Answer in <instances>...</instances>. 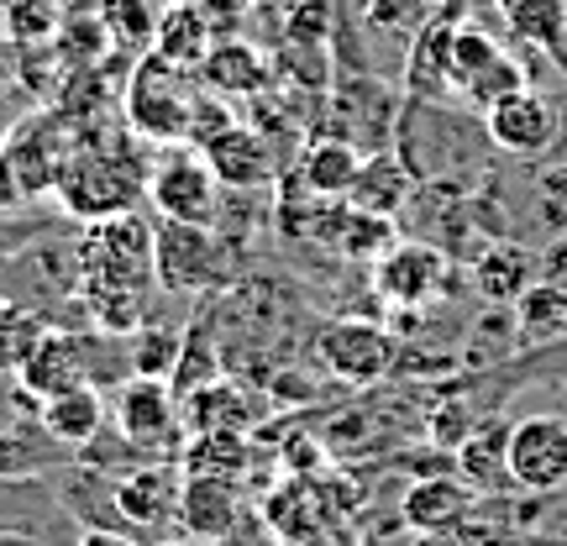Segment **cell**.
Listing matches in <instances>:
<instances>
[{
	"mask_svg": "<svg viewBox=\"0 0 567 546\" xmlns=\"http://www.w3.org/2000/svg\"><path fill=\"white\" fill-rule=\"evenodd\" d=\"M153 142H142L132 126H101L80 122L74 153L63 158L53 200H59L63 222H105L137 210L147 200V168H153Z\"/></svg>",
	"mask_w": 567,
	"mask_h": 546,
	"instance_id": "cell-1",
	"label": "cell"
},
{
	"mask_svg": "<svg viewBox=\"0 0 567 546\" xmlns=\"http://www.w3.org/2000/svg\"><path fill=\"white\" fill-rule=\"evenodd\" d=\"M195 105H200L195 69H179V63H168L163 53H153V48L132 63V74H126V84H122L126 126H132L142 142H153V147L189 142Z\"/></svg>",
	"mask_w": 567,
	"mask_h": 546,
	"instance_id": "cell-2",
	"label": "cell"
},
{
	"mask_svg": "<svg viewBox=\"0 0 567 546\" xmlns=\"http://www.w3.org/2000/svg\"><path fill=\"white\" fill-rule=\"evenodd\" d=\"M153 268H158L163 295H179V300L221 295V289L243 279L237 247L226 243L216 226H189V222L153 226Z\"/></svg>",
	"mask_w": 567,
	"mask_h": 546,
	"instance_id": "cell-3",
	"label": "cell"
},
{
	"mask_svg": "<svg viewBox=\"0 0 567 546\" xmlns=\"http://www.w3.org/2000/svg\"><path fill=\"white\" fill-rule=\"evenodd\" d=\"M221 200H226V189L216 179V168L205 163L200 147L174 142V147L153 153V168H147V210L158 222L216 226L221 222Z\"/></svg>",
	"mask_w": 567,
	"mask_h": 546,
	"instance_id": "cell-4",
	"label": "cell"
},
{
	"mask_svg": "<svg viewBox=\"0 0 567 546\" xmlns=\"http://www.w3.org/2000/svg\"><path fill=\"white\" fill-rule=\"evenodd\" d=\"M111 431H122L147 457H179L184 415L174 389L163 379H122L111 389Z\"/></svg>",
	"mask_w": 567,
	"mask_h": 546,
	"instance_id": "cell-5",
	"label": "cell"
},
{
	"mask_svg": "<svg viewBox=\"0 0 567 546\" xmlns=\"http://www.w3.org/2000/svg\"><path fill=\"white\" fill-rule=\"evenodd\" d=\"M316 358L331 379L342 384H384L394 363H400V347L389 337V326L368 321V316H342V321H326L316 331Z\"/></svg>",
	"mask_w": 567,
	"mask_h": 546,
	"instance_id": "cell-6",
	"label": "cell"
},
{
	"mask_svg": "<svg viewBox=\"0 0 567 546\" xmlns=\"http://www.w3.org/2000/svg\"><path fill=\"white\" fill-rule=\"evenodd\" d=\"M394 126H400V95L384 80L352 74V80L331 84L326 137H342L363 153H379V147H394Z\"/></svg>",
	"mask_w": 567,
	"mask_h": 546,
	"instance_id": "cell-7",
	"label": "cell"
},
{
	"mask_svg": "<svg viewBox=\"0 0 567 546\" xmlns=\"http://www.w3.org/2000/svg\"><path fill=\"white\" fill-rule=\"evenodd\" d=\"M509 484L520 494H557L567 488V415H520L509 421V446H505Z\"/></svg>",
	"mask_w": 567,
	"mask_h": 546,
	"instance_id": "cell-8",
	"label": "cell"
},
{
	"mask_svg": "<svg viewBox=\"0 0 567 546\" xmlns=\"http://www.w3.org/2000/svg\"><path fill=\"white\" fill-rule=\"evenodd\" d=\"M452 84H457L478 111H488L494 101L526 90V69L515 63V53H509L505 42L488 38L484 27L457 21V27H452Z\"/></svg>",
	"mask_w": 567,
	"mask_h": 546,
	"instance_id": "cell-9",
	"label": "cell"
},
{
	"mask_svg": "<svg viewBox=\"0 0 567 546\" xmlns=\"http://www.w3.org/2000/svg\"><path fill=\"white\" fill-rule=\"evenodd\" d=\"M446 258H452V253L421 243V237L394 243L384 258L373 264V289H379V300L394 305V310L431 305L436 295H446V284H452V264H446Z\"/></svg>",
	"mask_w": 567,
	"mask_h": 546,
	"instance_id": "cell-10",
	"label": "cell"
},
{
	"mask_svg": "<svg viewBox=\"0 0 567 546\" xmlns=\"http://www.w3.org/2000/svg\"><path fill=\"white\" fill-rule=\"evenodd\" d=\"M179 457H158V463L126 467L122 478H111V499H116V515H122L126 530H137L142 542H153L147 530L174 526V509H179V484L184 467H174Z\"/></svg>",
	"mask_w": 567,
	"mask_h": 546,
	"instance_id": "cell-11",
	"label": "cell"
},
{
	"mask_svg": "<svg viewBox=\"0 0 567 546\" xmlns=\"http://www.w3.org/2000/svg\"><path fill=\"white\" fill-rule=\"evenodd\" d=\"M247 521V505H243V488L231 484V478H205V473H184L179 484V509H174V526L179 536L200 546H221L231 542Z\"/></svg>",
	"mask_w": 567,
	"mask_h": 546,
	"instance_id": "cell-12",
	"label": "cell"
},
{
	"mask_svg": "<svg viewBox=\"0 0 567 546\" xmlns=\"http://www.w3.org/2000/svg\"><path fill=\"white\" fill-rule=\"evenodd\" d=\"M484 132H488V147H499L509 158H542L557 142V111L526 84V90H515V95L488 105Z\"/></svg>",
	"mask_w": 567,
	"mask_h": 546,
	"instance_id": "cell-13",
	"label": "cell"
},
{
	"mask_svg": "<svg viewBox=\"0 0 567 546\" xmlns=\"http://www.w3.org/2000/svg\"><path fill=\"white\" fill-rule=\"evenodd\" d=\"M478 488L467 484L463 473H425L400 494V521H405L415 536H431V530H446L467 521L478 509Z\"/></svg>",
	"mask_w": 567,
	"mask_h": 546,
	"instance_id": "cell-14",
	"label": "cell"
},
{
	"mask_svg": "<svg viewBox=\"0 0 567 546\" xmlns=\"http://www.w3.org/2000/svg\"><path fill=\"white\" fill-rule=\"evenodd\" d=\"M452 27L446 11H431V21L415 27L405 53V101H452Z\"/></svg>",
	"mask_w": 567,
	"mask_h": 546,
	"instance_id": "cell-15",
	"label": "cell"
},
{
	"mask_svg": "<svg viewBox=\"0 0 567 546\" xmlns=\"http://www.w3.org/2000/svg\"><path fill=\"white\" fill-rule=\"evenodd\" d=\"M200 153H205V163L216 168L221 189H268L274 174H279V168H274V147H268V137L247 122H231L221 137L205 142Z\"/></svg>",
	"mask_w": 567,
	"mask_h": 546,
	"instance_id": "cell-16",
	"label": "cell"
},
{
	"mask_svg": "<svg viewBox=\"0 0 567 546\" xmlns=\"http://www.w3.org/2000/svg\"><path fill=\"white\" fill-rule=\"evenodd\" d=\"M38 425L63 446V452H84V446L111 425V394L95 384L63 389L53 400H38Z\"/></svg>",
	"mask_w": 567,
	"mask_h": 546,
	"instance_id": "cell-17",
	"label": "cell"
},
{
	"mask_svg": "<svg viewBox=\"0 0 567 546\" xmlns=\"http://www.w3.org/2000/svg\"><path fill=\"white\" fill-rule=\"evenodd\" d=\"M179 415H184V436H200V431H252V415L258 405L247 400V384H237L231 373L200 384L195 394L179 400Z\"/></svg>",
	"mask_w": 567,
	"mask_h": 546,
	"instance_id": "cell-18",
	"label": "cell"
},
{
	"mask_svg": "<svg viewBox=\"0 0 567 546\" xmlns=\"http://www.w3.org/2000/svg\"><path fill=\"white\" fill-rule=\"evenodd\" d=\"M363 158H368L363 147L321 132V137L300 153V163H295V184H300L305 195H316V200H347V189L358 179Z\"/></svg>",
	"mask_w": 567,
	"mask_h": 546,
	"instance_id": "cell-19",
	"label": "cell"
},
{
	"mask_svg": "<svg viewBox=\"0 0 567 546\" xmlns=\"http://www.w3.org/2000/svg\"><path fill=\"white\" fill-rule=\"evenodd\" d=\"M415 195V179H410V168L400 163L394 147H379V153H368L363 168H358V179L347 189V205H358L368 216H389V222H400V210L410 205Z\"/></svg>",
	"mask_w": 567,
	"mask_h": 546,
	"instance_id": "cell-20",
	"label": "cell"
},
{
	"mask_svg": "<svg viewBox=\"0 0 567 546\" xmlns=\"http://www.w3.org/2000/svg\"><path fill=\"white\" fill-rule=\"evenodd\" d=\"M505 446H509V421H505V415H488V421H478L463 442H457V473H463V478L478 488L484 499H494V494L515 488V484H509V467H505Z\"/></svg>",
	"mask_w": 567,
	"mask_h": 546,
	"instance_id": "cell-21",
	"label": "cell"
},
{
	"mask_svg": "<svg viewBox=\"0 0 567 546\" xmlns=\"http://www.w3.org/2000/svg\"><path fill=\"white\" fill-rule=\"evenodd\" d=\"M221 373H226V358H221V337H216V316H210V305H200L189 316V326H184L179 363L168 373V389H174V400H184V394H195L200 384L221 379Z\"/></svg>",
	"mask_w": 567,
	"mask_h": 546,
	"instance_id": "cell-22",
	"label": "cell"
},
{
	"mask_svg": "<svg viewBox=\"0 0 567 546\" xmlns=\"http://www.w3.org/2000/svg\"><path fill=\"white\" fill-rule=\"evenodd\" d=\"M216 48V32H210V17L195 0H174L158 11V32H153V53H163L179 69H200L205 53Z\"/></svg>",
	"mask_w": 567,
	"mask_h": 546,
	"instance_id": "cell-23",
	"label": "cell"
},
{
	"mask_svg": "<svg viewBox=\"0 0 567 546\" xmlns=\"http://www.w3.org/2000/svg\"><path fill=\"white\" fill-rule=\"evenodd\" d=\"M200 74V84L210 90V95H264L268 90V59L258 53V48H247V42H216L210 53H205V63L195 69Z\"/></svg>",
	"mask_w": 567,
	"mask_h": 546,
	"instance_id": "cell-24",
	"label": "cell"
},
{
	"mask_svg": "<svg viewBox=\"0 0 567 546\" xmlns=\"http://www.w3.org/2000/svg\"><path fill=\"white\" fill-rule=\"evenodd\" d=\"M530 284H536V253L520 243L488 247V253H478V264H473V289L488 305H515Z\"/></svg>",
	"mask_w": 567,
	"mask_h": 546,
	"instance_id": "cell-25",
	"label": "cell"
},
{
	"mask_svg": "<svg viewBox=\"0 0 567 546\" xmlns=\"http://www.w3.org/2000/svg\"><path fill=\"white\" fill-rule=\"evenodd\" d=\"M247 463H252V442H247V431H200V436H184L179 446V467L195 478H243Z\"/></svg>",
	"mask_w": 567,
	"mask_h": 546,
	"instance_id": "cell-26",
	"label": "cell"
},
{
	"mask_svg": "<svg viewBox=\"0 0 567 546\" xmlns=\"http://www.w3.org/2000/svg\"><path fill=\"white\" fill-rule=\"evenodd\" d=\"M515 326L530 347L542 342H567V289L563 284H530L515 300Z\"/></svg>",
	"mask_w": 567,
	"mask_h": 546,
	"instance_id": "cell-27",
	"label": "cell"
},
{
	"mask_svg": "<svg viewBox=\"0 0 567 546\" xmlns=\"http://www.w3.org/2000/svg\"><path fill=\"white\" fill-rule=\"evenodd\" d=\"M179 342H184V326H158V321L137 326L126 337V368H132V379H163L168 384V373L179 363Z\"/></svg>",
	"mask_w": 567,
	"mask_h": 546,
	"instance_id": "cell-28",
	"label": "cell"
},
{
	"mask_svg": "<svg viewBox=\"0 0 567 546\" xmlns=\"http://www.w3.org/2000/svg\"><path fill=\"white\" fill-rule=\"evenodd\" d=\"M509 32L530 48H547L563 53V32H567V0H520L515 11H505Z\"/></svg>",
	"mask_w": 567,
	"mask_h": 546,
	"instance_id": "cell-29",
	"label": "cell"
},
{
	"mask_svg": "<svg viewBox=\"0 0 567 546\" xmlns=\"http://www.w3.org/2000/svg\"><path fill=\"white\" fill-rule=\"evenodd\" d=\"M105 21V38L116 42V48H132V53H147L153 48V32H158V11H153V0H101L95 6Z\"/></svg>",
	"mask_w": 567,
	"mask_h": 546,
	"instance_id": "cell-30",
	"label": "cell"
},
{
	"mask_svg": "<svg viewBox=\"0 0 567 546\" xmlns=\"http://www.w3.org/2000/svg\"><path fill=\"white\" fill-rule=\"evenodd\" d=\"M42 337H48V321L0 295V373H17V368L32 358V347H38Z\"/></svg>",
	"mask_w": 567,
	"mask_h": 546,
	"instance_id": "cell-31",
	"label": "cell"
},
{
	"mask_svg": "<svg viewBox=\"0 0 567 546\" xmlns=\"http://www.w3.org/2000/svg\"><path fill=\"white\" fill-rule=\"evenodd\" d=\"M63 11L59 0H6V32L17 48H48L59 38Z\"/></svg>",
	"mask_w": 567,
	"mask_h": 546,
	"instance_id": "cell-32",
	"label": "cell"
},
{
	"mask_svg": "<svg viewBox=\"0 0 567 546\" xmlns=\"http://www.w3.org/2000/svg\"><path fill=\"white\" fill-rule=\"evenodd\" d=\"M27 189H21L17 168H11V158H6V147H0V216H21L27 210Z\"/></svg>",
	"mask_w": 567,
	"mask_h": 546,
	"instance_id": "cell-33",
	"label": "cell"
},
{
	"mask_svg": "<svg viewBox=\"0 0 567 546\" xmlns=\"http://www.w3.org/2000/svg\"><path fill=\"white\" fill-rule=\"evenodd\" d=\"M69 546H147L137 536V530H116V526H84L80 536H74V542Z\"/></svg>",
	"mask_w": 567,
	"mask_h": 546,
	"instance_id": "cell-34",
	"label": "cell"
},
{
	"mask_svg": "<svg viewBox=\"0 0 567 546\" xmlns=\"http://www.w3.org/2000/svg\"><path fill=\"white\" fill-rule=\"evenodd\" d=\"M289 546H358V536H352L342 521H321L316 530H305L300 542H289Z\"/></svg>",
	"mask_w": 567,
	"mask_h": 546,
	"instance_id": "cell-35",
	"label": "cell"
},
{
	"mask_svg": "<svg viewBox=\"0 0 567 546\" xmlns=\"http://www.w3.org/2000/svg\"><path fill=\"white\" fill-rule=\"evenodd\" d=\"M147 546H200V542H189V536H153Z\"/></svg>",
	"mask_w": 567,
	"mask_h": 546,
	"instance_id": "cell-36",
	"label": "cell"
},
{
	"mask_svg": "<svg viewBox=\"0 0 567 546\" xmlns=\"http://www.w3.org/2000/svg\"><path fill=\"white\" fill-rule=\"evenodd\" d=\"M415 6H421V11H452L457 0H415Z\"/></svg>",
	"mask_w": 567,
	"mask_h": 546,
	"instance_id": "cell-37",
	"label": "cell"
},
{
	"mask_svg": "<svg viewBox=\"0 0 567 546\" xmlns=\"http://www.w3.org/2000/svg\"><path fill=\"white\" fill-rule=\"evenodd\" d=\"M11 48V32H6V0H0V53Z\"/></svg>",
	"mask_w": 567,
	"mask_h": 546,
	"instance_id": "cell-38",
	"label": "cell"
},
{
	"mask_svg": "<svg viewBox=\"0 0 567 546\" xmlns=\"http://www.w3.org/2000/svg\"><path fill=\"white\" fill-rule=\"evenodd\" d=\"M494 6H499V11H515V6H520V0H494Z\"/></svg>",
	"mask_w": 567,
	"mask_h": 546,
	"instance_id": "cell-39",
	"label": "cell"
},
{
	"mask_svg": "<svg viewBox=\"0 0 567 546\" xmlns=\"http://www.w3.org/2000/svg\"><path fill=\"white\" fill-rule=\"evenodd\" d=\"M163 6H174V0H163Z\"/></svg>",
	"mask_w": 567,
	"mask_h": 546,
	"instance_id": "cell-40",
	"label": "cell"
}]
</instances>
